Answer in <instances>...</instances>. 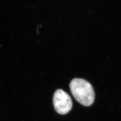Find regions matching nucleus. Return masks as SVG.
Here are the masks:
<instances>
[{
  "mask_svg": "<svg viewBox=\"0 0 121 121\" xmlns=\"http://www.w3.org/2000/svg\"><path fill=\"white\" fill-rule=\"evenodd\" d=\"M70 88L76 100L82 105L88 107L93 103L95 93L92 85L87 81L74 78L70 83Z\"/></svg>",
  "mask_w": 121,
  "mask_h": 121,
  "instance_id": "f257e3e1",
  "label": "nucleus"
},
{
  "mask_svg": "<svg viewBox=\"0 0 121 121\" xmlns=\"http://www.w3.org/2000/svg\"><path fill=\"white\" fill-rule=\"evenodd\" d=\"M53 103L56 111L60 115L69 112L73 106L70 95L62 89H58L55 92Z\"/></svg>",
  "mask_w": 121,
  "mask_h": 121,
  "instance_id": "f03ea898",
  "label": "nucleus"
}]
</instances>
